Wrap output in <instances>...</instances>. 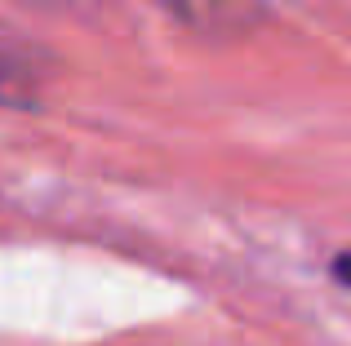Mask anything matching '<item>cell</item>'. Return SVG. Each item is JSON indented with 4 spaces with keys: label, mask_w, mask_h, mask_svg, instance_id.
Returning a JSON list of instances; mask_svg holds the SVG:
<instances>
[{
    "label": "cell",
    "mask_w": 351,
    "mask_h": 346,
    "mask_svg": "<svg viewBox=\"0 0 351 346\" xmlns=\"http://www.w3.org/2000/svg\"><path fill=\"white\" fill-rule=\"evenodd\" d=\"M40 58L27 40L0 27V107H32L40 98Z\"/></svg>",
    "instance_id": "1"
},
{
    "label": "cell",
    "mask_w": 351,
    "mask_h": 346,
    "mask_svg": "<svg viewBox=\"0 0 351 346\" xmlns=\"http://www.w3.org/2000/svg\"><path fill=\"white\" fill-rule=\"evenodd\" d=\"M156 5L178 14V18H187V23H196V27H209V23H218V18H236V9L245 5V0H156Z\"/></svg>",
    "instance_id": "2"
},
{
    "label": "cell",
    "mask_w": 351,
    "mask_h": 346,
    "mask_svg": "<svg viewBox=\"0 0 351 346\" xmlns=\"http://www.w3.org/2000/svg\"><path fill=\"white\" fill-rule=\"evenodd\" d=\"M334 276H338V280H343V284L351 289V253H343V258L334 262Z\"/></svg>",
    "instance_id": "3"
}]
</instances>
